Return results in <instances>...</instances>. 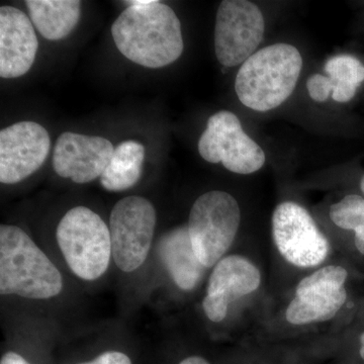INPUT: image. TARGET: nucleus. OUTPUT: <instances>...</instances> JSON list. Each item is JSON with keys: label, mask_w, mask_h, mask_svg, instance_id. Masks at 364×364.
Returning <instances> with one entry per match:
<instances>
[{"label": "nucleus", "mask_w": 364, "mask_h": 364, "mask_svg": "<svg viewBox=\"0 0 364 364\" xmlns=\"http://www.w3.org/2000/svg\"><path fill=\"white\" fill-rule=\"evenodd\" d=\"M325 71L335 85L358 88L364 81V65L350 55H338L328 60Z\"/></svg>", "instance_id": "a211bd4d"}, {"label": "nucleus", "mask_w": 364, "mask_h": 364, "mask_svg": "<svg viewBox=\"0 0 364 364\" xmlns=\"http://www.w3.org/2000/svg\"><path fill=\"white\" fill-rule=\"evenodd\" d=\"M360 350H359V352H360L361 358L364 359V333H363L360 336Z\"/></svg>", "instance_id": "393cba45"}, {"label": "nucleus", "mask_w": 364, "mask_h": 364, "mask_svg": "<svg viewBox=\"0 0 364 364\" xmlns=\"http://www.w3.org/2000/svg\"><path fill=\"white\" fill-rule=\"evenodd\" d=\"M179 364H210L208 363L205 359L203 358H200V356H191V358H188L183 359Z\"/></svg>", "instance_id": "b1692460"}, {"label": "nucleus", "mask_w": 364, "mask_h": 364, "mask_svg": "<svg viewBox=\"0 0 364 364\" xmlns=\"http://www.w3.org/2000/svg\"><path fill=\"white\" fill-rule=\"evenodd\" d=\"M360 188L361 191H363V193H364V176L363 177V179H361Z\"/></svg>", "instance_id": "a878e982"}, {"label": "nucleus", "mask_w": 364, "mask_h": 364, "mask_svg": "<svg viewBox=\"0 0 364 364\" xmlns=\"http://www.w3.org/2000/svg\"><path fill=\"white\" fill-rule=\"evenodd\" d=\"M51 148L49 133L40 124L20 122L0 132V181L14 184L35 173Z\"/></svg>", "instance_id": "9b49d317"}, {"label": "nucleus", "mask_w": 364, "mask_h": 364, "mask_svg": "<svg viewBox=\"0 0 364 364\" xmlns=\"http://www.w3.org/2000/svg\"><path fill=\"white\" fill-rule=\"evenodd\" d=\"M56 237L74 274L95 280L107 272L112 256L111 232L97 213L85 207L71 208L60 221Z\"/></svg>", "instance_id": "20e7f679"}, {"label": "nucleus", "mask_w": 364, "mask_h": 364, "mask_svg": "<svg viewBox=\"0 0 364 364\" xmlns=\"http://www.w3.org/2000/svg\"><path fill=\"white\" fill-rule=\"evenodd\" d=\"M114 152L111 141L102 136L65 132L55 144L53 167L63 178L87 183L102 176Z\"/></svg>", "instance_id": "f8f14e48"}, {"label": "nucleus", "mask_w": 364, "mask_h": 364, "mask_svg": "<svg viewBox=\"0 0 364 364\" xmlns=\"http://www.w3.org/2000/svg\"><path fill=\"white\" fill-rule=\"evenodd\" d=\"M81 364H132L130 358L119 351H107L100 354L95 360Z\"/></svg>", "instance_id": "412c9836"}, {"label": "nucleus", "mask_w": 364, "mask_h": 364, "mask_svg": "<svg viewBox=\"0 0 364 364\" xmlns=\"http://www.w3.org/2000/svg\"><path fill=\"white\" fill-rule=\"evenodd\" d=\"M156 220L152 203L142 196H127L116 203L109 219V232L112 257L119 269L132 272L145 262Z\"/></svg>", "instance_id": "423d86ee"}, {"label": "nucleus", "mask_w": 364, "mask_h": 364, "mask_svg": "<svg viewBox=\"0 0 364 364\" xmlns=\"http://www.w3.org/2000/svg\"><path fill=\"white\" fill-rule=\"evenodd\" d=\"M63 289L61 273L23 230L0 226V294L47 299Z\"/></svg>", "instance_id": "7ed1b4c3"}, {"label": "nucleus", "mask_w": 364, "mask_h": 364, "mask_svg": "<svg viewBox=\"0 0 364 364\" xmlns=\"http://www.w3.org/2000/svg\"><path fill=\"white\" fill-rule=\"evenodd\" d=\"M198 152L205 161L221 162L225 168L238 174L254 173L265 163L264 151L229 111L218 112L208 119L198 141Z\"/></svg>", "instance_id": "0eeeda50"}, {"label": "nucleus", "mask_w": 364, "mask_h": 364, "mask_svg": "<svg viewBox=\"0 0 364 364\" xmlns=\"http://www.w3.org/2000/svg\"><path fill=\"white\" fill-rule=\"evenodd\" d=\"M330 218L341 229L360 231L364 229V198L356 195L345 196L330 208Z\"/></svg>", "instance_id": "6ab92c4d"}, {"label": "nucleus", "mask_w": 364, "mask_h": 364, "mask_svg": "<svg viewBox=\"0 0 364 364\" xmlns=\"http://www.w3.org/2000/svg\"><path fill=\"white\" fill-rule=\"evenodd\" d=\"M112 26L117 50L134 63L162 68L183 52L181 23L171 7L156 0L126 1Z\"/></svg>", "instance_id": "f257e3e1"}, {"label": "nucleus", "mask_w": 364, "mask_h": 364, "mask_svg": "<svg viewBox=\"0 0 364 364\" xmlns=\"http://www.w3.org/2000/svg\"><path fill=\"white\" fill-rule=\"evenodd\" d=\"M258 268L239 255L222 258L208 280L207 296L203 301L205 315L213 322L226 318L230 303L253 293L260 286Z\"/></svg>", "instance_id": "ddd939ff"}, {"label": "nucleus", "mask_w": 364, "mask_h": 364, "mask_svg": "<svg viewBox=\"0 0 364 364\" xmlns=\"http://www.w3.org/2000/svg\"><path fill=\"white\" fill-rule=\"evenodd\" d=\"M264 28L263 14L253 2L222 1L215 25V52L220 63L226 67L243 64L260 45Z\"/></svg>", "instance_id": "6e6552de"}, {"label": "nucleus", "mask_w": 364, "mask_h": 364, "mask_svg": "<svg viewBox=\"0 0 364 364\" xmlns=\"http://www.w3.org/2000/svg\"><path fill=\"white\" fill-rule=\"evenodd\" d=\"M26 4L33 26L47 40L64 39L80 18L78 0H28Z\"/></svg>", "instance_id": "dca6fc26"}, {"label": "nucleus", "mask_w": 364, "mask_h": 364, "mask_svg": "<svg viewBox=\"0 0 364 364\" xmlns=\"http://www.w3.org/2000/svg\"><path fill=\"white\" fill-rule=\"evenodd\" d=\"M272 234L280 254L296 267H317L329 253L327 238L308 210L298 203L277 205L272 215Z\"/></svg>", "instance_id": "1a4fd4ad"}, {"label": "nucleus", "mask_w": 364, "mask_h": 364, "mask_svg": "<svg viewBox=\"0 0 364 364\" xmlns=\"http://www.w3.org/2000/svg\"><path fill=\"white\" fill-rule=\"evenodd\" d=\"M354 243H355L356 248H358L359 252L364 255V229L355 232Z\"/></svg>", "instance_id": "5701e85b"}, {"label": "nucleus", "mask_w": 364, "mask_h": 364, "mask_svg": "<svg viewBox=\"0 0 364 364\" xmlns=\"http://www.w3.org/2000/svg\"><path fill=\"white\" fill-rule=\"evenodd\" d=\"M241 212L233 196L222 191L203 193L189 213L188 232L193 250L205 267L217 264L233 244Z\"/></svg>", "instance_id": "39448f33"}, {"label": "nucleus", "mask_w": 364, "mask_h": 364, "mask_svg": "<svg viewBox=\"0 0 364 364\" xmlns=\"http://www.w3.org/2000/svg\"><path fill=\"white\" fill-rule=\"evenodd\" d=\"M159 255L172 279L184 291L195 289L207 268L193 250L188 227L165 234L160 240Z\"/></svg>", "instance_id": "2eb2a0df"}, {"label": "nucleus", "mask_w": 364, "mask_h": 364, "mask_svg": "<svg viewBox=\"0 0 364 364\" xmlns=\"http://www.w3.org/2000/svg\"><path fill=\"white\" fill-rule=\"evenodd\" d=\"M145 148L136 141H124L114 148L111 161L100 176L107 191H123L135 186L142 174Z\"/></svg>", "instance_id": "f3484780"}, {"label": "nucleus", "mask_w": 364, "mask_h": 364, "mask_svg": "<svg viewBox=\"0 0 364 364\" xmlns=\"http://www.w3.org/2000/svg\"><path fill=\"white\" fill-rule=\"evenodd\" d=\"M306 88L313 100L324 102L332 93L333 82L329 76L314 74L306 81Z\"/></svg>", "instance_id": "aec40b11"}, {"label": "nucleus", "mask_w": 364, "mask_h": 364, "mask_svg": "<svg viewBox=\"0 0 364 364\" xmlns=\"http://www.w3.org/2000/svg\"><path fill=\"white\" fill-rule=\"evenodd\" d=\"M39 42L32 21L14 6L0 7V76L18 78L32 68Z\"/></svg>", "instance_id": "4468645a"}, {"label": "nucleus", "mask_w": 364, "mask_h": 364, "mask_svg": "<svg viewBox=\"0 0 364 364\" xmlns=\"http://www.w3.org/2000/svg\"><path fill=\"white\" fill-rule=\"evenodd\" d=\"M0 364H31L26 360L20 354L16 352H9L6 355L2 356Z\"/></svg>", "instance_id": "4be33fe9"}, {"label": "nucleus", "mask_w": 364, "mask_h": 364, "mask_svg": "<svg viewBox=\"0 0 364 364\" xmlns=\"http://www.w3.org/2000/svg\"><path fill=\"white\" fill-rule=\"evenodd\" d=\"M303 68L301 53L294 46L274 44L246 60L235 80L241 104L256 112L277 109L291 97Z\"/></svg>", "instance_id": "f03ea898"}, {"label": "nucleus", "mask_w": 364, "mask_h": 364, "mask_svg": "<svg viewBox=\"0 0 364 364\" xmlns=\"http://www.w3.org/2000/svg\"><path fill=\"white\" fill-rule=\"evenodd\" d=\"M347 275L343 267L330 265L305 277L296 287L287 320L291 324L306 325L335 317L346 301Z\"/></svg>", "instance_id": "9d476101"}]
</instances>
